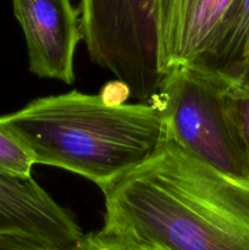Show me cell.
Listing matches in <instances>:
<instances>
[{
	"label": "cell",
	"mask_w": 249,
	"mask_h": 250,
	"mask_svg": "<svg viewBox=\"0 0 249 250\" xmlns=\"http://www.w3.org/2000/svg\"><path fill=\"white\" fill-rule=\"evenodd\" d=\"M102 231L154 250H249V183L209 167L170 138L100 188Z\"/></svg>",
	"instance_id": "6da1fadb"
},
{
	"label": "cell",
	"mask_w": 249,
	"mask_h": 250,
	"mask_svg": "<svg viewBox=\"0 0 249 250\" xmlns=\"http://www.w3.org/2000/svg\"><path fill=\"white\" fill-rule=\"evenodd\" d=\"M249 63V0H231L207 46L189 63L234 84Z\"/></svg>",
	"instance_id": "ba28073f"
},
{
	"label": "cell",
	"mask_w": 249,
	"mask_h": 250,
	"mask_svg": "<svg viewBox=\"0 0 249 250\" xmlns=\"http://www.w3.org/2000/svg\"><path fill=\"white\" fill-rule=\"evenodd\" d=\"M0 233L32 237L58 250H77L85 234L29 176L0 170Z\"/></svg>",
	"instance_id": "8992f818"
},
{
	"label": "cell",
	"mask_w": 249,
	"mask_h": 250,
	"mask_svg": "<svg viewBox=\"0 0 249 250\" xmlns=\"http://www.w3.org/2000/svg\"><path fill=\"white\" fill-rule=\"evenodd\" d=\"M80 27L90 59L129 95L151 103L160 90L155 0H81Z\"/></svg>",
	"instance_id": "277c9868"
},
{
	"label": "cell",
	"mask_w": 249,
	"mask_h": 250,
	"mask_svg": "<svg viewBox=\"0 0 249 250\" xmlns=\"http://www.w3.org/2000/svg\"><path fill=\"white\" fill-rule=\"evenodd\" d=\"M77 250H154L137 246L117 237L104 233L100 229L97 233L85 234L84 241Z\"/></svg>",
	"instance_id": "8fae6325"
},
{
	"label": "cell",
	"mask_w": 249,
	"mask_h": 250,
	"mask_svg": "<svg viewBox=\"0 0 249 250\" xmlns=\"http://www.w3.org/2000/svg\"><path fill=\"white\" fill-rule=\"evenodd\" d=\"M33 165H36V160L29 149L0 125V170L29 177Z\"/></svg>",
	"instance_id": "9c48e42d"
},
{
	"label": "cell",
	"mask_w": 249,
	"mask_h": 250,
	"mask_svg": "<svg viewBox=\"0 0 249 250\" xmlns=\"http://www.w3.org/2000/svg\"><path fill=\"white\" fill-rule=\"evenodd\" d=\"M229 83L190 65L165 75L153 102L160 107L168 138L222 175L249 183V160L233 121Z\"/></svg>",
	"instance_id": "3957f363"
},
{
	"label": "cell",
	"mask_w": 249,
	"mask_h": 250,
	"mask_svg": "<svg viewBox=\"0 0 249 250\" xmlns=\"http://www.w3.org/2000/svg\"><path fill=\"white\" fill-rule=\"evenodd\" d=\"M231 0H155L160 70L189 65L207 46Z\"/></svg>",
	"instance_id": "52a82bcc"
},
{
	"label": "cell",
	"mask_w": 249,
	"mask_h": 250,
	"mask_svg": "<svg viewBox=\"0 0 249 250\" xmlns=\"http://www.w3.org/2000/svg\"><path fill=\"white\" fill-rule=\"evenodd\" d=\"M36 164L63 168L100 188L136 170L160 151L167 127L155 103H126L72 90L39 98L0 116Z\"/></svg>",
	"instance_id": "7a4b0ae2"
},
{
	"label": "cell",
	"mask_w": 249,
	"mask_h": 250,
	"mask_svg": "<svg viewBox=\"0 0 249 250\" xmlns=\"http://www.w3.org/2000/svg\"><path fill=\"white\" fill-rule=\"evenodd\" d=\"M227 103L249 160V93L231 84L227 92Z\"/></svg>",
	"instance_id": "30bf717a"
},
{
	"label": "cell",
	"mask_w": 249,
	"mask_h": 250,
	"mask_svg": "<svg viewBox=\"0 0 249 250\" xmlns=\"http://www.w3.org/2000/svg\"><path fill=\"white\" fill-rule=\"evenodd\" d=\"M12 6L26 39L29 70L38 77L72 83L82 33L71 0H12Z\"/></svg>",
	"instance_id": "5b68a950"
},
{
	"label": "cell",
	"mask_w": 249,
	"mask_h": 250,
	"mask_svg": "<svg viewBox=\"0 0 249 250\" xmlns=\"http://www.w3.org/2000/svg\"><path fill=\"white\" fill-rule=\"evenodd\" d=\"M0 250H58L32 237L16 233H0Z\"/></svg>",
	"instance_id": "7c38bea8"
},
{
	"label": "cell",
	"mask_w": 249,
	"mask_h": 250,
	"mask_svg": "<svg viewBox=\"0 0 249 250\" xmlns=\"http://www.w3.org/2000/svg\"><path fill=\"white\" fill-rule=\"evenodd\" d=\"M234 85H236L237 88H239V89L249 93V63L246 67V70H244V72L242 73L241 78L234 83Z\"/></svg>",
	"instance_id": "4fadbf2b"
}]
</instances>
